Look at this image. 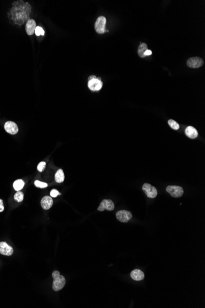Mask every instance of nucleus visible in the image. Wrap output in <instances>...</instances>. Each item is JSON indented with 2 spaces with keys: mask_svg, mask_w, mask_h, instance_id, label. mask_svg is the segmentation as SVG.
Segmentation results:
<instances>
[{
  "mask_svg": "<svg viewBox=\"0 0 205 308\" xmlns=\"http://www.w3.org/2000/svg\"><path fill=\"white\" fill-rule=\"evenodd\" d=\"M19 6H17L14 2V7L11 9V13L14 22L21 25L28 19L31 14L32 7L28 2H25L22 1H19Z\"/></svg>",
  "mask_w": 205,
  "mask_h": 308,
  "instance_id": "1",
  "label": "nucleus"
},
{
  "mask_svg": "<svg viewBox=\"0 0 205 308\" xmlns=\"http://www.w3.org/2000/svg\"><path fill=\"white\" fill-rule=\"evenodd\" d=\"M52 277L54 279L52 288L54 291L58 292L62 290L65 285V278L60 274L59 271H55L52 272Z\"/></svg>",
  "mask_w": 205,
  "mask_h": 308,
  "instance_id": "2",
  "label": "nucleus"
},
{
  "mask_svg": "<svg viewBox=\"0 0 205 308\" xmlns=\"http://www.w3.org/2000/svg\"><path fill=\"white\" fill-rule=\"evenodd\" d=\"M106 19L104 16H100L97 18L95 24V29L99 34H102L106 32Z\"/></svg>",
  "mask_w": 205,
  "mask_h": 308,
  "instance_id": "3",
  "label": "nucleus"
},
{
  "mask_svg": "<svg viewBox=\"0 0 205 308\" xmlns=\"http://www.w3.org/2000/svg\"><path fill=\"white\" fill-rule=\"evenodd\" d=\"M166 190L173 197H180L184 194V190L182 187L175 185H170L167 187Z\"/></svg>",
  "mask_w": 205,
  "mask_h": 308,
  "instance_id": "4",
  "label": "nucleus"
},
{
  "mask_svg": "<svg viewBox=\"0 0 205 308\" xmlns=\"http://www.w3.org/2000/svg\"><path fill=\"white\" fill-rule=\"evenodd\" d=\"M116 217L120 222L127 223L132 218V214L128 210H122L117 212Z\"/></svg>",
  "mask_w": 205,
  "mask_h": 308,
  "instance_id": "5",
  "label": "nucleus"
},
{
  "mask_svg": "<svg viewBox=\"0 0 205 308\" xmlns=\"http://www.w3.org/2000/svg\"><path fill=\"white\" fill-rule=\"evenodd\" d=\"M142 190L144 191L146 196L151 199L155 198L157 196V190L152 185L149 183H144L142 188Z\"/></svg>",
  "mask_w": 205,
  "mask_h": 308,
  "instance_id": "6",
  "label": "nucleus"
},
{
  "mask_svg": "<svg viewBox=\"0 0 205 308\" xmlns=\"http://www.w3.org/2000/svg\"><path fill=\"white\" fill-rule=\"evenodd\" d=\"M187 65L192 68H197L201 67L203 65V60L198 57H192L187 60Z\"/></svg>",
  "mask_w": 205,
  "mask_h": 308,
  "instance_id": "7",
  "label": "nucleus"
},
{
  "mask_svg": "<svg viewBox=\"0 0 205 308\" xmlns=\"http://www.w3.org/2000/svg\"><path fill=\"white\" fill-rule=\"evenodd\" d=\"M102 82L97 77L92 79L88 81V87L92 91H98L102 88Z\"/></svg>",
  "mask_w": 205,
  "mask_h": 308,
  "instance_id": "8",
  "label": "nucleus"
},
{
  "mask_svg": "<svg viewBox=\"0 0 205 308\" xmlns=\"http://www.w3.org/2000/svg\"><path fill=\"white\" fill-rule=\"evenodd\" d=\"M106 209L108 211H112L114 209V204L110 199H104L101 202L100 206L98 208V211H104Z\"/></svg>",
  "mask_w": 205,
  "mask_h": 308,
  "instance_id": "9",
  "label": "nucleus"
},
{
  "mask_svg": "<svg viewBox=\"0 0 205 308\" xmlns=\"http://www.w3.org/2000/svg\"><path fill=\"white\" fill-rule=\"evenodd\" d=\"M4 129L7 133L11 135L17 134L19 132V128L17 125L12 121L6 122L4 124Z\"/></svg>",
  "mask_w": 205,
  "mask_h": 308,
  "instance_id": "10",
  "label": "nucleus"
},
{
  "mask_svg": "<svg viewBox=\"0 0 205 308\" xmlns=\"http://www.w3.org/2000/svg\"><path fill=\"white\" fill-rule=\"evenodd\" d=\"M14 250L13 248L9 246L6 242H0V253L6 255V256H11L13 254Z\"/></svg>",
  "mask_w": 205,
  "mask_h": 308,
  "instance_id": "11",
  "label": "nucleus"
},
{
  "mask_svg": "<svg viewBox=\"0 0 205 308\" xmlns=\"http://www.w3.org/2000/svg\"><path fill=\"white\" fill-rule=\"evenodd\" d=\"M36 24L33 19H29L26 24L25 30L28 35H32L34 34L35 29L36 28Z\"/></svg>",
  "mask_w": 205,
  "mask_h": 308,
  "instance_id": "12",
  "label": "nucleus"
},
{
  "mask_svg": "<svg viewBox=\"0 0 205 308\" xmlns=\"http://www.w3.org/2000/svg\"><path fill=\"white\" fill-rule=\"evenodd\" d=\"M41 207L44 210H48L53 205V199L50 196H44L41 201Z\"/></svg>",
  "mask_w": 205,
  "mask_h": 308,
  "instance_id": "13",
  "label": "nucleus"
},
{
  "mask_svg": "<svg viewBox=\"0 0 205 308\" xmlns=\"http://www.w3.org/2000/svg\"><path fill=\"white\" fill-rule=\"evenodd\" d=\"M130 276L132 279L136 281H140L144 279V273L140 270H135L132 271Z\"/></svg>",
  "mask_w": 205,
  "mask_h": 308,
  "instance_id": "14",
  "label": "nucleus"
},
{
  "mask_svg": "<svg viewBox=\"0 0 205 308\" xmlns=\"http://www.w3.org/2000/svg\"><path fill=\"white\" fill-rule=\"evenodd\" d=\"M186 135L192 139H195L198 137V131L192 126H189L185 130Z\"/></svg>",
  "mask_w": 205,
  "mask_h": 308,
  "instance_id": "15",
  "label": "nucleus"
},
{
  "mask_svg": "<svg viewBox=\"0 0 205 308\" xmlns=\"http://www.w3.org/2000/svg\"><path fill=\"white\" fill-rule=\"evenodd\" d=\"M55 182L58 183H61L64 181L65 175H64V172H63L62 169H59L56 172L55 175Z\"/></svg>",
  "mask_w": 205,
  "mask_h": 308,
  "instance_id": "16",
  "label": "nucleus"
},
{
  "mask_svg": "<svg viewBox=\"0 0 205 308\" xmlns=\"http://www.w3.org/2000/svg\"><path fill=\"white\" fill-rule=\"evenodd\" d=\"M146 50H147V45L146 43H141L139 46L137 50V53L139 56L141 58L145 57L146 56L144 55V52H146Z\"/></svg>",
  "mask_w": 205,
  "mask_h": 308,
  "instance_id": "17",
  "label": "nucleus"
},
{
  "mask_svg": "<svg viewBox=\"0 0 205 308\" xmlns=\"http://www.w3.org/2000/svg\"><path fill=\"white\" fill-rule=\"evenodd\" d=\"M25 183L22 180H17L14 182L13 184V187L15 189V191H20L24 187Z\"/></svg>",
  "mask_w": 205,
  "mask_h": 308,
  "instance_id": "18",
  "label": "nucleus"
},
{
  "mask_svg": "<svg viewBox=\"0 0 205 308\" xmlns=\"http://www.w3.org/2000/svg\"><path fill=\"white\" fill-rule=\"evenodd\" d=\"M168 122L169 125L171 127L172 129H174V130H178L179 129V124L177 122H176L174 120L170 119Z\"/></svg>",
  "mask_w": 205,
  "mask_h": 308,
  "instance_id": "19",
  "label": "nucleus"
},
{
  "mask_svg": "<svg viewBox=\"0 0 205 308\" xmlns=\"http://www.w3.org/2000/svg\"><path fill=\"white\" fill-rule=\"evenodd\" d=\"M24 193L21 191H18L17 193H15L14 195V199L16 201L18 202H21L24 200Z\"/></svg>",
  "mask_w": 205,
  "mask_h": 308,
  "instance_id": "20",
  "label": "nucleus"
},
{
  "mask_svg": "<svg viewBox=\"0 0 205 308\" xmlns=\"http://www.w3.org/2000/svg\"><path fill=\"white\" fill-rule=\"evenodd\" d=\"M34 33H35L36 35L37 36V37H39V36H44V34H45V32L43 30V29L41 27H39V26L36 27V28L35 29Z\"/></svg>",
  "mask_w": 205,
  "mask_h": 308,
  "instance_id": "21",
  "label": "nucleus"
},
{
  "mask_svg": "<svg viewBox=\"0 0 205 308\" xmlns=\"http://www.w3.org/2000/svg\"><path fill=\"white\" fill-rule=\"evenodd\" d=\"M34 185L36 187L39 188H45L47 187V186H48V185L46 183L42 182H40L39 180H36L34 182Z\"/></svg>",
  "mask_w": 205,
  "mask_h": 308,
  "instance_id": "22",
  "label": "nucleus"
},
{
  "mask_svg": "<svg viewBox=\"0 0 205 308\" xmlns=\"http://www.w3.org/2000/svg\"><path fill=\"white\" fill-rule=\"evenodd\" d=\"M46 162H41L38 164L37 167V169L38 171H39V172H42V171H44V169H45V168H46Z\"/></svg>",
  "mask_w": 205,
  "mask_h": 308,
  "instance_id": "23",
  "label": "nucleus"
},
{
  "mask_svg": "<svg viewBox=\"0 0 205 308\" xmlns=\"http://www.w3.org/2000/svg\"><path fill=\"white\" fill-rule=\"evenodd\" d=\"M61 194L59 193L57 190H52L51 191H50V196L52 197H56L57 196L59 195H60Z\"/></svg>",
  "mask_w": 205,
  "mask_h": 308,
  "instance_id": "24",
  "label": "nucleus"
},
{
  "mask_svg": "<svg viewBox=\"0 0 205 308\" xmlns=\"http://www.w3.org/2000/svg\"><path fill=\"white\" fill-rule=\"evenodd\" d=\"M4 210V205H3V201L2 199H0V212H2Z\"/></svg>",
  "mask_w": 205,
  "mask_h": 308,
  "instance_id": "25",
  "label": "nucleus"
},
{
  "mask_svg": "<svg viewBox=\"0 0 205 308\" xmlns=\"http://www.w3.org/2000/svg\"><path fill=\"white\" fill-rule=\"evenodd\" d=\"M144 55H145V56L150 55H152V51H151L150 50L147 49V50H146V52H144Z\"/></svg>",
  "mask_w": 205,
  "mask_h": 308,
  "instance_id": "26",
  "label": "nucleus"
},
{
  "mask_svg": "<svg viewBox=\"0 0 205 308\" xmlns=\"http://www.w3.org/2000/svg\"><path fill=\"white\" fill-rule=\"evenodd\" d=\"M94 78H97V77H96V76H95V75H92V76H90V77H89L88 80L89 81V80H90V79H94Z\"/></svg>",
  "mask_w": 205,
  "mask_h": 308,
  "instance_id": "27",
  "label": "nucleus"
}]
</instances>
